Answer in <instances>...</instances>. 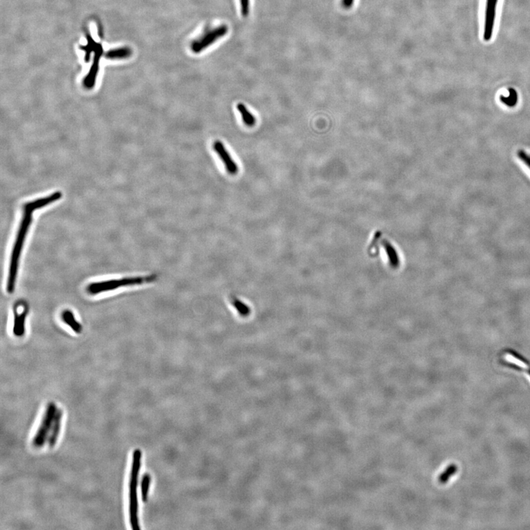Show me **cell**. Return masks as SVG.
<instances>
[{"instance_id": "obj_1", "label": "cell", "mask_w": 530, "mask_h": 530, "mask_svg": "<svg viewBox=\"0 0 530 530\" xmlns=\"http://www.w3.org/2000/svg\"><path fill=\"white\" fill-rule=\"evenodd\" d=\"M62 198V193L59 191L53 192L48 196L39 198L35 201L28 202L23 206V213L21 220L20 226L18 230L17 235L15 239L10 258L9 266L8 278H7V291L8 293H13L16 287V278H17L18 269H19V260L23 249L24 243L26 239L28 231L32 221V214L36 210L44 208L46 206L60 200Z\"/></svg>"}, {"instance_id": "obj_2", "label": "cell", "mask_w": 530, "mask_h": 530, "mask_svg": "<svg viewBox=\"0 0 530 530\" xmlns=\"http://www.w3.org/2000/svg\"><path fill=\"white\" fill-rule=\"evenodd\" d=\"M142 451L134 450L132 457L131 476L129 481V516L130 522L133 530H140L139 522V500H138V485L139 471L142 463Z\"/></svg>"}, {"instance_id": "obj_3", "label": "cell", "mask_w": 530, "mask_h": 530, "mask_svg": "<svg viewBox=\"0 0 530 530\" xmlns=\"http://www.w3.org/2000/svg\"><path fill=\"white\" fill-rule=\"evenodd\" d=\"M155 278L156 276L155 275H148V276L131 277V278H119V279L96 281L87 286V292L91 295H97L100 293L113 291L120 287L141 285V284L152 282L155 281Z\"/></svg>"}, {"instance_id": "obj_4", "label": "cell", "mask_w": 530, "mask_h": 530, "mask_svg": "<svg viewBox=\"0 0 530 530\" xmlns=\"http://www.w3.org/2000/svg\"><path fill=\"white\" fill-rule=\"evenodd\" d=\"M57 410V406L54 402L49 403L46 407L41 424L32 439V445L35 448H41L47 442Z\"/></svg>"}, {"instance_id": "obj_5", "label": "cell", "mask_w": 530, "mask_h": 530, "mask_svg": "<svg viewBox=\"0 0 530 530\" xmlns=\"http://www.w3.org/2000/svg\"><path fill=\"white\" fill-rule=\"evenodd\" d=\"M229 32V27L222 25L213 29L206 30L198 39L194 40L191 44V50L195 54H199L206 50L216 41L224 37Z\"/></svg>"}, {"instance_id": "obj_6", "label": "cell", "mask_w": 530, "mask_h": 530, "mask_svg": "<svg viewBox=\"0 0 530 530\" xmlns=\"http://www.w3.org/2000/svg\"><path fill=\"white\" fill-rule=\"evenodd\" d=\"M498 1L499 0H486L483 32V39L485 41H491L492 38Z\"/></svg>"}, {"instance_id": "obj_7", "label": "cell", "mask_w": 530, "mask_h": 530, "mask_svg": "<svg viewBox=\"0 0 530 530\" xmlns=\"http://www.w3.org/2000/svg\"><path fill=\"white\" fill-rule=\"evenodd\" d=\"M14 321H13V333L16 337H23L25 333V322L28 314V307L25 302H17L15 305Z\"/></svg>"}, {"instance_id": "obj_8", "label": "cell", "mask_w": 530, "mask_h": 530, "mask_svg": "<svg viewBox=\"0 0 530 530\" xmlns=\"http://www.w3.org/2000/svg\"><path fill=\"white\" fill-rule=\"evenodd\" d=\"M213 147L224 164L228 173L231 175H236L239 170L237 164L234 161L232 155L225 147L224 145L220 141L217 140L214 142Z\"/></svg>"}, {"instance_id": "obj_9", "label": "cell", "mask_w": 530, "mask_h": 530, "mask_svg": "<svg viewBox=\"0 0 530 530\" xmlns=\"http://www.w3.org/2000/svg\"><path fill=\"white\" fill-rule=\"evenodd\" d=\"M94 52H95V59H94V63L91 66L89 73L87 75L84 81V87L88 88V89H91L95 85L96 78H97V72H98L99 59H100L102 54L101 46L97 44Z\"/></svg>"}, {"instance_id": "obj_10", "label": "cell", "mask_w": 530, "mask_h": 530, "mask_svg": "<svg viewBox=\"0 0 530 530\" xmlns=\"http://www.w3.org/2000/svg\"><path fill=\"white\" fill-rule=\"evenodd\" d=\"M62 418H63V411L61 409H58L55 416L54 421L52 426L51 431L47 439V444L50 448H53L56 445L60 435V429H61Z\"/></svg>"}, {"instance_id": "obj_11", "label": "cell", "mask_w": 530, "mask_h": 530, "mask_svg": "<svg viewBox=\"0 0 530 530\" xmlns=\"http://www.w3.org/2000/svg\"><path fill=\"white\" fill-rule=\"evenodd\" d=\"M61 319L66 325L69 328H72V331L76 334H81L83 331V326L81 324L75 319V315L72 311L69 309L63 310L61 314Z\"/></svg>"}, {"instance_id": "obj_12", "label": "cell", "mask_w": 530, "mask_h": 530, "mask_svg": "<svg viewBox=\"0 0 530 530\" xmlns=\"http://www.w3.org/2000/svg\"><path fill=\"white\" fill-rule=\"evenodd\" d=\"M237 110L242 116V121L248 127H253L256 124L257 119L248 110V108L243 103H239L237 105Z\"/></svg>"}, {"instance_id": "obj_13", "label": "cell", "mask_w": 530, "mask_h": 530, "mask_svg": "<svg viewBox=\"0 0 530 530\" xmlns=\"http://www.w3.org/2000/svg\"><path fill=\"white\" fill-rule=\"evenodd\" d=\"M151 483V476L149 473H145L142 476L141 480V494H142V500L144 502H146L148 500L149 496V487Z\"/></svg>"}, {"instance_id": "obj_14", "label": "cell", "mask_w": 530, "mask_h": 530, "mask_svg": "<svg viewBox=\"0 0 530 530\" xmlns=\"http://www.w3.org/2000/svg\"><path fill=\"white\" fill-rule=\"evenodd\" d=\"M131 50L129 48H120L108 52L106 57L109 59H123L131 56Z\"/></svg>"}, {"instance_id": "obj_15", "label": "cell", "mask_w": 530, "mask_h": 530, "mask_svg": "<svg viewBox=\"0 0 530 530\" xmlns=\"http://www.w3.org/2000/svg\"><path fill=\"white\" fill-rule=\"evenodd\" d=\"M509 91H510V94L508 97L501 96L500 100L508 107H513L517 103L518 94L513 88H510Z\"/></svg>"}, {"instance_id": "obj_16", "label": "cell", "mask_w": 530, "mask_h": 530, "mask_svg": "<svg viewBox=\"0 0 530 530\" xmlns=\"http://www.w3.org/2000/svg\"><path fill=\"white\" fill-rule=\"evenodd\" d=\"M457 468L456 465L451 464L444 471L443 473H441L439 476V482L442 484H445V482H448V479H450L451 476L455 474L457 472Z\"/></svg>"}, {"instance_id": "obj_17", "label": "cell", "mask_w": 530, "mask_h": 530, "mask_svg": "<svg viewBox=\"0 0 530 530\" xmlns=\"http://www.w3.org/2000/svg\"><path fill=\"white\" fill-rule=\"evenodd\" d=\"M241 14L244 18L248 17L250 13V0H239Z\"/></svg>"}, {"instance_id": "obj_18", "label": "cell", "mask_w": 530, "mask_h": 530, "mask_svg": "<svg viewBox=\"0 0 530 530\" xmlns=\"http://www.w3.org/2000/svg\"><path fill=\"white\" fill-rule=\"evenodd\" d=\"M517 154L519 158H520L524 163H525V164H527V166L530 169V155L527 153V152L524 150L518 151Z\"/></svg>"}, {"instance_id": "obj_19", "label": "cell", "mask_w": 530, "mask_h": 530, "mask_svg": "<svg viewBox=\"0 0 530 530\" xmlns=\"http://www.w3.org/2000/svg\"><path fill=\"white\" fill-rule=\"evenodd\" d=\"M504 365H505L506 366L510 367V368H513V369L518 370V371H525V372L528 373L530 376V368H528V369H525V368H521L519 365H516V364L514 363H512V362H504Z\"/></svg>"}, {"instance_id": "obj_20", "label": "cell", "mask_w": 530, "mask_h": 530, "mask_svg": "<svg viewBox=\"0 0 530 530\" xmlns=\"http://www.w3.org/2000/svg\"><path fill=\"white\" fill-rule=\"evenodd\" d=\"M353 1L354 0H343V7H346V8H350L352 4H353Z\"/></svg>"}]
</instances>
